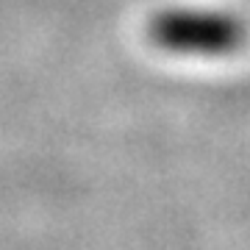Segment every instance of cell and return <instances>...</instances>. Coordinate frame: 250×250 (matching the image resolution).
Segmentation results:
<instances>
[{
  "label": "cell",
  "mask_w": 250,
  "mask_h": 250,
  "mask_svg": "<svg viewBox=\"0 0 250 250\" xmlns=\"http://www.w3.org/2000/svg\"><path fill=\"white\" fill-rule=\"evenodd\" d=\"M150 39L161 50L184 59H223L239 50L245 25L223 9L172 6L150 20Z\"/></svg>",
  "instance_id": "6da1fadb"
}]
</instances>
